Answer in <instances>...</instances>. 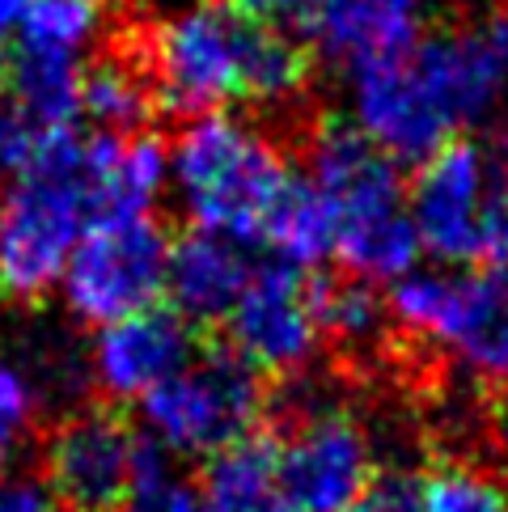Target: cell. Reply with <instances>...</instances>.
<instances>
[{
    "label": "cell",
    "instance_id": "obj_1",
    "mask_svg": "<svg viewBox=\"0 0 508 512\" xmlns=\"http://www.w3.org/2000/svg\"><path fill=\"white\" fill-rule=\"evenodd\" d=\"M157 102L178 115H216L229 102L288 106L314 77L310 43L250 22L225 0H191L149 26L140 43Z\"/></svg>",
    "mask_w": 508,
    "mask_h": 512
},
{
    "label": "cell",
    "instance_id": "obj_2",
    "mask_svg": "<svg viewBox=\"0 0 508 512\" xmlns=\"http://www.w3.org/2000/svg\"><path fill=\"white\" fill-rule=\"evenodd\" d=\"M305 174L335 216V259L343 276L377 288L420 271L424 242L407 208L403 166L381 153L352 119L318 127Z\"/></svg>",
    "mask_w": 508,
    "mask_h": 512
},
{
    "label": "cell",
    "instance_id": "obj_3",
    "mask_svg": "<svg viewBox=\"0 0 508 512\" xmlns=\"http://www.w3.org/2000/svg\"><path fill=\"white\" fill-rule=\"evenodd\" d=\"M293 166L280 144L250 119L229 111L195 115L170 144V187L191 216V229L259 246Z\"/></svg>",
    "mask_w": 508,
    "mask_h": 512
},
{
    "label": "cell",
    "instance_id": "obj_4",
    "mask_svg": "<svg viewBox=\"0 0 508 512\" xmlns=\"http://www.w3.org/2000/svg\"><path fill=\"white\" fill-rule=\"evenodd\" d=\"M89 225L94 199L85 187V136L64 132L0 195V297L39 305L60 288Z\"/></svg>",
    "mask_w": 508,
    "mask_h": 512
},
{
    "label": "cell",
    "instance_id": "obj_5",
    "mask_svg": "<svg viewBox=\"0 0 508 512\" xmlns=\"http://www.w3.org/2000/svg\"><path fill=\"white\" fill-rule=\"evenodd\" d=\"M390 322L508 390V267H420L386 292Z\"/></svg>",
    "mask_w": 508,
    "mask_h": 512
},
{
    "label": "cell",
    "instance_id": "obj_6",
    "mask_svg": "<svg viewBox=\"0 0 508 512\" xmlns=\"http://www.w3.org/2000/svg\"><path fill=\"white\" fill-rule=\"evenodd\" d=\"M267 407V377L229 343H204L183 373L140 402V419L166 453L212 462L259 432Z\"/></svg>",
    "mask_w": 508,
    "mask_h": 512
},
{
    "label": "cell",
    "instance_id": "obj_7",
    "mask_svg": "<svg viewBox=\"0 0 508 512\" xmlns=\"http://www.w3.org/2000/svg\"><path fill=\"white\" fill-rule=\"evenodd\" d=\"M403 72L449 140L487 127L508 106V9L428 34L403 60Z\"/></svg>",
    "mask_w": 508,
    "mask_h": 512
},
{
    "label": "cell",
    "instance_id": "obj_8",
    "mask_svg": "<svg viewBox=\"0 0 508 512\" xmlns=\"http://www.w3.org/2000/svg\"><path fill=\"white\" fill-rule=\"evenodd\" d=\"M170 237L153 216L94 221L60 280L68 314L85 326H115L161 305L170 276Z\"/></svg>",
    "mask_w": 508,
    "mask_h": 512
},
{
    "label": "cell",
    "instance_id": "obj_9",
    "mask_svg": "<svg viewBox=\"0 0 508 512\" xmlns=\"http://www.w3.org/2000/svg\"><path fill=\"white\" fill-rule=\"evenodd\" d=\"M153 436L115 402H81L43 436V487L68 512H123Z\"/></svg>",
    "mask_w": 508,
    "mask_h": 512
},
{
    "label": "cell",
    "instance_id": "obj_10",
    "mask_svg": "<svg viewBox=\"0 0 508 512\" xmlns=\"http://www.w3.org/2000/svg\"><path fill=\"white\" fill-rule=\"evenodd\" d=\"M504 170L508 153L475 136L449 140L441 153L415 166L407 208L424 254L441 267H483V225Z\"/></svg>",
    "mask_w": 508,
    "mask_h": 512
},
{
    "label": "cell",
    "instance_id": "obj_11",
    "mask_svg": "<svg viewBox=\"0 0 508 512\" xmlns=\"http://www.w3.org/2000/svg\"><path fill=\"white\" fill-rule=\"evenodd\" d=\"M271 432L280 441V491L288 512H348L377 479L369 432L335 402Z\"/></svg>",
    "mask_w": 508,
    "mask_h": 512
},
{
    "label": "cell",
    "instance_id": "obj_12",
    "mask_svg": "<svg viewBox=\"0 0 508 512\" xmlns=\"http://www.w3.org/2000/svg\"><path fill=\"white\" fill-rule=\"evenodd\" d=\"M314 284L310 271L280 259L254 267L238 309L225 322V343L263 377H301L322 343Z\"/></svg>",
    "mask_w": 508,
    "mask_h": 512
},
{
    "label": "cell",
    "instance_id": "obj_13",
    "mask_svg": "<svg viewBox=\"0 0 508 512\" xmlns=\"http://www.w3.org/2000/svg\"><path fill=\"white\" fill-rule=\"evenodd\" d=\"M195 326L174 314L170 305H153L136 318H123L115 326L98 331L89 360H94V386L106 394V402H132L149 398L157 386H166L187 364L199 356Z\"/></svg>",
    "mask_w": 508,
    "mask_h": 512
},
{
    "label": "cell",
    "instance_id": "obj_14",
    "mask_svg": "<svg viewBox=\"0 0 508 512\" xmlns=\"http://www.w3.org/2000/svg\"><path fill=\"white\" fill-rule=\"evenodd\" d=\"M305 43L348 68L398 64L428 39V0H310Z\"/></svg>",
    "mask_w": 508,
    "mask_h": 512
},
{
    "label": "cell",
    "instance_id": "obj_15",
    "mask_svg": "<svg viewBox=\"0 0 508 512\" xmlns=\"http://www.w3.org/2000/svg\"><path fill=\"white\" fill-rule=\"evenodd\" d=\"M250 276H254L250 246L229 242L221 233L187 229L170 246L166 301L191 326H225L229 314L238 309Z\"/></svg>",
    "mask_w": 508,
    "mask_h": 512
},
{
    "label": "cell",
    "instance_id": "obj_16",
    "mask_svg": "<svg viewBox=\"0 0 508 512\" xmlns=\"http://www.w3.org/2000/svg\"><path fill=\"white\" fill-rule=\"evenodd\" d=\"M85 187L94 199V221H132L153 216V204L170 187V144L153 132L89 136Z\"/></svg>",
    "mask_w": 508,
    "mask_h": 512
},
{
    "label": "cell",
    "instance_id": "obj_17",
    "mask_svg": "<svg viewBox=\"0 0 508 512\" xmlns=\"http://www.w3.org/2000/svg\"><path fill=\"white\" fill-rule=\"evenodd\" d=\"M199 512H288L280 491V441L254 432L233 449L216 453L199 474Z\"/></svg>",
    "mask_w": 508,
    "mask_h": 512
},
{
    "label": "cell",
    "instance_id": "obj_18",
    "mask_svg": "<svg viewBox=\"0 0 508 512\" xmlns=\"http://www.w3.org/2000/svg\"><path fill=\"white\" fill-rule=\"evenodd\" d=\"M0 94H5L22 115H30L43 132H77L81 60L13 47L5 77H0Z\"/></svg>",
    "mask_w": 508,
    "mask_h": 512
},
{
    "label": "cell",
    "instance_id": "obj_19",
    "mask_svg": "<svg viewBox=\"0 0 508 512\" xmlns=\"http://www.w3.org/2000/svg\"><path fill=\"white\" fill-rule=\"evenodd\" d=\"M157 106L149 68L132 51H111L81 68V115L94 119L106 136L144 132Z\"/></svg>",
    "mask_w": 508,
    "mask_h": 512
},
{
    "label": "cell",
    "instance_id": "obj_20",
    "mask_svg": "<svg viewBox=\"0 0 508 512\" xmlns=\"http://www.w3.org/2000/svg\"><path fill=\"white\" fill-rule=\"evenodd\" d=\"M263 242L276 250L280 263H293L301 271L335 259V216L326 208L322 191L310 182V174H293L267 221Z\"/></svg>",
    "mask_w": 508,
    "mask_h": 512
},
{
    "label": "cell",
    "instance_id": "obj_21",
    "mask_svg": "<svg viewBox=\"0 0 508 512\" xmlns=\"http://www.w3.org/2000/svg\"><path fill=\"white\" fill-rule=\"evenodd\" d=\"M314 305H318V331L322 339L339 343L343 352H369L373 343L386 339L390 331V305L386 297L365 284V280H318L314 284Z\"/></svg>",
    "mask_w": 508,
    "mask_h": 512
},
{
    "label": "cell",
    "instance_id": "obj_22",
    "mask_svg": "<svg viewBox=\"0 0 508 512\" xmlns=\"http://www.w3.org/2000/svg\"><path fill=\"white\" fill-rule=\"evenodd\" d=\"M102 5L106 0H30L17 47L81 60V51L102 26Z\"/></svg>",
    "mask_w": 508,
    "mask_h": 512
},
{
    "label": "cell",
    "instance_id": "obj_23",
    "mask_svg": "<svg viewBox=\"0 0 508 512\" xmlns=\"http://www.w3.org/2000/svg\"><path fill=\"white\" fill-rule=\"evenodd\" d=\"M420 512H508V487L487 470L445 462L420 479Z\"/></svg>",
    "mask_w": 508,
    "mask_h": 512
},
{
    "label": "cell",
    "instance_id": "obj_24",
    "mask_svg": "<svg viewBox=\"0 0 508 512\" xmlns=\"http://www.w3.org/2000/svg\"><path fill=\"white\" fill-rule=\"evenodd\" d=\"M123 512H199V491L170 466V453L153 441Z\"/></svg>",
    "mask_w": 508,
    "mask_h": 512
},
{
    "label": "cell",
    "instance_id": "obj_25",
    "mask_svg": "<svg viewBox=\"0 0 508 512\" xmlns=\"http://www.w3.org/2000/svg\"><path fill=\"white\" fill-rule=\"evenodd\" d=\"M348 512H420V479L407 470H386L369 483Z\"/></svg>",
    "mask_w": 508,
    "mask_h": 512
},
{
    "label": "cell",
    "instance_id": "obj_26",
    "mask_svg": "<svg viewBox=\"0 0 508 512\" xmlns=\"http://www.w3.org/2000/svg\"><path fill=\"white\" fill-rule=\"evenodd\" d=\"M229 9H238L242 17L250 22H263V26H284L288 22H305V9H310V0H225Z\"/></svg>",
    "mask_w": 508,
    "mask_h": 512
},
{
    "label": "cell",
    "instance_id": "obj_27",
    "mask_svg": "<svg viewBox=\"0 0 508 512\" xmlns=\"http://www.w3.org/2000/svg\"><path fill=\"white\" fill-rule=\"evenodd\" d=\"M56 500L51 491L34 479H0V512H51Z\"/></svg>",
    "mask_w": 508,
    "mask_h": 512
},
{
    "label": "cell",
    "instance_id": "obj_28",
    "mask_svg": "<svg viewBox=\"0 0 508 512\" xmlns=\"http://www.w3.org/2000/svg\"><path fill=\"white\" fill-rule=\"evenodd\" d=\"M26 13H30V0H0V47L22 34Z\"/></svg>",
    "mask_w": 508,
    "mask_h": 512
},
{
    "label": "cell",
    "instance_id": "obj_29",
    "mask_svg": "<svg viewBox=\"0 0 508 512\" xmlns=\"http://www.w3.org/2000/svg\"><path fill=\"white\" fill-rule=\"evenodd\" d=\"M0 479H5V457H0Z\"/></svg>",
    "mask_w": 508,
    "mask_h": 512
},
{
    "label": "cell",
    "instance_id": "obj_30",
    "mask_svg": "<svg viewBox=\"0 0 508 512\" xmlns=\"http://www.w3.org/2000/svg\"><path fill=\"white\" fill-rule=\"evenodd\" d=\"M0 174H5V170H0Z\"/></svg>",
    "mask_w": 508,
    "mask_h": 512
}]
</instances>
